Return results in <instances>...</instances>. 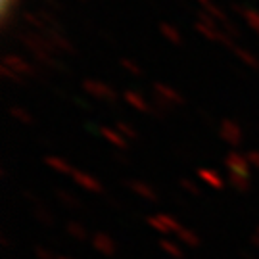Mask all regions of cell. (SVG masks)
Segmentation results:
<instances>
[{
  "label": "cell",
  "mask_w": 259,
  "mask_h": 259,
  "mask_svg": "<svg viewBox=\"0 0 259 259\" xmlns=\"http://www.w3.org/2000/svg\"><path fill=\"white\" fill-rule=\"evenodd\" d=\"M150 227L156 232H159V234H163V236H177L179 232L183 231V227H181L173 217L163 215V213L150 217Z\"/></svg>",
  "instance_id": "cell-1"
},
{
  "label": "cell",
  "mask_w": 259,
  "mask_h": 259,
  "mask_svg": "<svg viewBox=\"0 0 259 259\" xmlns=\"http://www.w3.org/2000/svg\"><path fill=\"white\" fill-rule=\"evenodd\" d=\"M221 139L231 146H238L244 139V133L234 121H225L221 125Z\"/></svg>",
  "instance_id": "cell-2"
},
{
  "label": "cell",
  "mask_w": 259,
  "mask_h": 259,
  "mask_svg": "<svg viewBox=\"0 0 259 259\" xmlns=\"http://www.w3.org/2000/svg\"><path fill=\"white\" fill-rule=\"evenodd\" d=\"M4 73L12 75L14 79H19V77L29 73V67L19 58H6V62H4Z\"/></svg>",
  "instance_id": "cell-3"
},
{
  "label": "cell",
  "mask_w": 259,
  "mask_h": 259,
  "mask_svg": "<svg viewBox=\"0 0 259 259\" xmlns=\"http://www.w3.org/2000/svg\"><path fill=\"white\" fill-rule=\"evenodd\" d=\"M75 183L84 188V190H93V192H98L100 190V183L94 179L93 175H87V173H81V171H75L73 173Z\"/></svg>",
  "instance_id": "cell-4"
},
{
  "label": "cell",
  "mask_w": 259,
  "mask_h": 259,
  "mask_svg": "<svg viewBox=\"0 0 259 259\" xmlns=\"http://www.w3.org/2000/svg\"><path fill=\"white\" fill-rule=\"evenodd\" d=\"M87 91L93 94L94 98H98V100H110L111 96H113L110 87H106L104 83H98V81H89L87 83Z\"/></svg>",
  "instance_id": "cell-5"
},
{
  "label": "cell",
  "mask_w": 259,
  "mask_h": 259,
  "mask_svg": "<svg viewBox=\"0 0 259 259\" xmlns=\"http://www.w3.org/2000/svg\"><path fill=\"white\" fill-rule=\"evenodd\" d=\"M93 246L100 251V253H104V255H110V253H113V250H115V246H113L111 238L110 236H106V234H98V236H94Z\"/></svg>",
  "instance_id": "cell-6"
},
{
  "label": "cell",
  "mask_w": 259,
  "mask_h": 259,
  "mask_svg": "<svg viewBox=\"0 0 259 259\" xmlns=\"http://www.w3.org/2000/svg\"><path fill=\"white\" fill-rule=\"evenodd\" d=\"M156 93L161 96V100H165L167 104H179L181 102V96L177 91H173L171 87H165V84H156Z\"/></svg>",
  "instance_id": "cell-7"
},
{
  "label": "cell",
  "mask_w": 259,
  "mask_h": 259,
  "mask_svg": "<svg viewBox=\"0 0 259 259\" xmlns=\"http://www.w3.org/2000/svg\"><path fill=\"white\" fill-rule=\"evenodd\" d=\"M198 175H200V181L205 183L207 186H211V188H223V179L217 173L209 171V169H202Z\"/></svg>",
  "instance_id": "cell-8"
},
{
  "label": "cell",
  "mask_w": 259,
  "mask_h": 259,
  "mask_svg": "<svg viewBox=\"0 0 259 259\" xmlns=\"http://www.w3.org/2000/svg\"><path fill=\"white\" fill-rule=\"evenodd\" d=\"M47 163L52 167L54 171H58V173H64V175H73V173H75L73 167L69 165V163H65L64 159H58V157H48Z\"/></svg>",
  "instance_id": "cell-9"
},
{
  "label": "cell",
  "mask_w": 259,
  "mask_h": 259,
  "mask_svg": "<svg viewBox=\"0 0 259 259\" xmlns=\"http://www.w3.org/2000/svg\"><path fill=\"white\" fill-rule=\"evenodd\" d=\"M177 238H179V242H185V246H192V248L198 246V242H200V238L192 231H188V229H183L177 234Z\"/></svg>",
  "instance_id": "cell-10"
},
{
  "label": "cell",
  "mask_w": 259,
  "mask_h": 259,
  "mask_svg": "<svg viewBox=\"0 0 259 259\" xmlns=\"http://www.w3.org/2000/svg\"><path fill=\"white\" fill-rule=\"evenodd\" d=\"M125 100H127V102H129L133 108H137V110H140V111L148 110V106H146V102L142 100V96H140V94L127 93V94H125Z\"/></svg>",
  "instance_id": "cell-11"
},
{
  "label": "cell",
  "mask_w": 259,
  "mask_h": 259,
  "mask_svg": "<svg viewBox=\"0 0 259 259\" xmlns=\"http://www.w3.org/2000/svg\"><path fill=\"white\" fill-rule=\"evenodd\" d=\"M161 248L165 250L167 255H171V257H183V250H181V246H177V244H173V242L169 240H161Z\"/></svg>",
  "instance_id": "cell-12"
},
{
  "label": "cell",
  "mask_w": 259,
  "mask_h": 259,
  "mask_svg": "<svg viewBox=\"0 0 259 259\" xmlns=\"http://www.w3.org/2000/svg\"><path fill=\"white\" fill-rule=\"evenodd\" d=\"M244 19L248 21V25H250L255 33H259V12H255V10H246V12H244Z\"/></svg>",
  "instance_id": "cell-13"
},
{
  "label": "cell",
  "mask_w": 259,
  "mask_h": 259,
  "mask_svg": "<svg viewBox=\"0 0 259 259\" xmlns=\"http://www.w3.org/2000/svg\"><path fill=\"white\" fill-rule=\"evenodd\" d=\"M135 192L137 194H140L142 198H146V200H152V198H156V194H154V190H150L146 185H135Z\"/></svg>",
  "instance_id": "cell-14"
},
{
  "label": "cell",
  "mask_w": 259,
  "mask_h": 259,
  "mask_svg": "<svg viewBox=\"0 0 259 259\" xmlns=\"http://www.w3.org/2000/svg\"><path fill=\"white\" fill-rule=\"evenodd\" d=\"M163 35H165L167 40H171V42H179V33H177L175 29L169 25V29L163 27Z\"/></svg>",
  "instance_id": "cell-15"
},
{
  "label": "cell",
  "mask_w": 259,
  "mask_h": 259,
  "mask_svg": "<svg viewBox=\"0 0 259 259\" xmlns=\"http://www.w3.org/2000/svg\"><path fill=\"white\" fill-rule=\"evenodd\" d=\"M246 159H248L250 167H259V150H251L250 154L246 156Z\"/></svg>",
  "instance_id": "cell-16"
},
{
  "label": "cell",
  "mask_w": 259,
  "mask_h": 259,
  "mask_svg": "<svg viewBox=\"0 0 259 259\" xmlns=\"http://www.w3.org/2000/svg\"><path fill=\"white\" fill-rule=\"evenodd\" d=\"M14 2H16V0H2V14H4V18L8 16V12H10V8L14 6Z\"/></svg>",
  "instance_id": "cell-17"
},
{
  "label": "cell",
  "mask_w": 259,
  "mask_h": 259,
  "mask_svg": "<svg viewBox=\"0 0 259 259\" xmlns=\"http://www.w3.org/2000/svg\"><path fill=\"white\" fill-rule=\"evenodd\" d=\"M253 240H255L259 244V229H257V232H255V236H253Z\"/></svg>",
  "instance_id": "cell-18"
},
{
  "label": "cell",
  "mask_w": 259,
  "mask_h": 259,
  "mask_svg": "<svg viewBox=\"0 0 259 259\" xmlns=\"http://www.w3.org/2000/svg\"><path fill=\"white\" fill-rule=\"evenodd\" d=\"M202 2H207V0H202Z\"/></svg>",
  "instance_id": "cell-19"
},
{
  "label": "cell",
  "mask_w": 259,
  "mask_h": 259,
  "mask_svg": "<svg viewBox=\"0 0 259 259\" xmlns=\"http://www.w3.org/2000/svg\"><path fill=\"white\" fill-rule=\"evenodd\" d=\"M62 259H65V257H62Z\"/></svg>",
  "instance_id": "cell-20"
}]
</instances>
